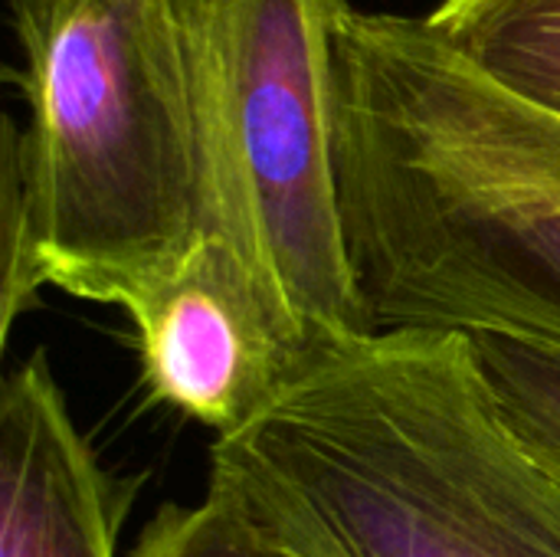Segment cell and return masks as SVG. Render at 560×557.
<instances>
[{
    "label": "cell",
    "mask_w": 560,
    "mask_h": 557,
    "mask_svg": "<svg viewBox=\"0 0 560 557\" xmlns=\"http://www.w3.org/2000/svg\"><path fill=\"white\" fill-rule=\"evenodd\" d=\"M207 492L322 557H560V473L459 332L308 348L246 430L213 440Z\"/></svg>",
    "instance_id": "6da1fadb"
},
{
    "label": "cell",
    "mask_w": 560,
    "mask_h": 557,
    "mask_svg": "<svg viewBox=\"0 0 560 557\" xmlns=\"http://www.w3.org/2000/svg\"><path fill=\"white\" fill-rule=\"evenodd\" d=\"M30 128L13 141L46 286L128 309L207 233L180 0H7Z\"/></svg>",
    "instance_id": "7a4b0ae2"
},
{
    "label": "cell",
    "mask_w": 560,
    "mask_h": 557,
    "mask_svg": "<svg viewBox=\"0 0 560 557\" xmlns=\"http://www.w3.org/2000/svg\"><path fill=\"white\" fill-rule=\"evenodd\" d=\"M348 0H180L207 233L279 292L308 348L371 335L335 167V26Z\"/></svg>",
    "instance_id": "3957f363"
},
{
    "label": "cell",
    "mask_w": 560,
    "mask_h": 557,
    "mask_svg": "<svg viewBox=\"0 0 560 557\" xmlns=\"http://www.w3.org/2000/svg\"><path fill=\"white\" fill-rule=\"evenodd\" d=\"M125 312L151 401L217 440L246 430L308 351L279 292L213 233Z\"/></svg>",
    "instance_id": "277c9868"
},
{
    "label": "cell",
    "mask_w": 560,
    "mask_h": 557,
    "mask_svg": "<svg viewBox=\"0 0 560 557\" xmlns=\"http://www.w3.org/2000/svg\"><path fill=\"white\" fill-rule=\"evenodd\" d=\"M131 489L75 427L46 351L0 384V557H115Z\"/></svg>",
    "instance_id": "5b68a950"
},
{
    "label": "cell",
    "mask_w": 560,
    "mask_h": 557,
    "mask_svg": "<svg viewBox=\"0 0 560 557\" xmlns=\"http://www.w3.org/2000/svg\"><path fill=\"white\" fill-rule=\"evenodd\" d=\"M423 20L482 76L560 115V0H440Z\"/></svg>",
    "instance_id": "8992f818"
},
{
    "label": "cell",
    "mask_w": 560,
    "mask_h": 557,
    "mask_svg": "<svg viewBox=\"0 0 560 557\" xmlns=\"http://www.w3.org/2000/svg\"><path fill=\"white\" fill-rule=\"evenodd\" d=\"M512 430L560 473V345L505 328L459 332Z\"/></svg>",
    "instance_id": "52a82bcc"
},
{
    "label": "cell",
    "mask_w": 560,
    "mask_h": 557,
    "mask_svg": "<svg viewBox=\"0 0 560 557\" xmlns=\"http://www.w3.org/2000/svg\"><path fill=\"white\" fill-rule=\"evenodd\" d=\"M131 557H322L295 548L220 496L197 506H164L138 535Z\"/></svg>",
    "instance_id": "ba28073f"
},
{
    "label": "cell",
    "mask_w": 560,
    "mask_h": 557,
    "mask_svg": "<svg viewBox=\"0 0 560 557\" xmlns=\"http://www.w3.org/2000/svg\"><path fill=\"white\" fill-rule=\"evenodd\" d=\"M0 341H10L13 325L26 309L36 305L39 289L46 286L36 227L23 194V177L16 164L13 141L3 131V174H0Z\"/></svg>",
    "instance_id": "9c48e42d"
}]
</instances>
